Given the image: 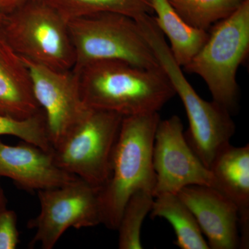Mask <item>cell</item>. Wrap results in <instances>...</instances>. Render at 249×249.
Listing matches in <instances>:
<instances>
[{
    "instance_id": "6da1fadb",
    "label": "cell",
    "mask_w": 249,
    "mask_h": 249,
    "mask_svg": "<svg viewBox=\"0 0 249 249\" xmlns=\"http://www.w3.org/2000/svg\"><path fill=\"white\" fill-rule=\"evenodd\" d=\"M87 107L122 116L159 112L176 96L162 69L148 70L119 60H103L73 70Z\"/></svg>"
},
{
    "instance_id": "7a4b0ae2",
    "label": "cell",
    "mask_w": 249,
    "mask_h": 249,
    "mask_svg": "<svg viewBox=\"0 0 249 249\" xmlns=\"http://www.w3.org/2000/svg\"><path fill=\"white\" fill-rule=\"evenodd\" d=\"M159 112L124 116L107 181L98 189L102 224L117 230L124 205L139 190L153 193L152 152Z\"/></svg>"
},
{
    "instance_id": "3957f363",
    "label": "cell",
    "mask_w": 249,
    "mask_h": 249,
    "mask_svg": "<svg viewBox=\"0 0 249 249\" xmlns=\"http://www.w3.org/2000/svg\"><path fill=\"white\" fill-rule=\"evenodd\" d=\"M139 26L186 109L189 122V128L184 133L186 142L209 170L217 156L230 145L235 134L231 113L213 100L205 101L196 93L152 18L141 21Z\"/></svg>"
},
{
    "instance_id": "277c9868",
    "label": "cell",
    "mask_w": 249,
    "mask_h": 249,
    "mask_svg": "<svg viewBox=\"0 0 249 249\" xmlns=\"http://www.w3.org/2000/svg\"><path fill=\"white\" fill-rule=\"evenodd\" d=\"M249 52V0L214 24L209 37L183 71L201 77L213 100L231 111L238 103L237 73Z\"/></svg>"
},
{
    "instance_id": "5b68a950",
    "label": "cell",
    "mask_w": 249,
    "mask_h": 249,
    "mask_svg": "<svg viewBox=\"0 0 249 249\" xmlns=\"http://www.w3.org/2000/svg\"><path fill=\"white\" fill-rule=\"evenodd\" d=\"M69 31L75 51L74 69L103 60H119L148 70L161 69L138 22L116 13L73 18Z\"/></svg>"
},
{
    "instance_id": "8992f818",
    "label": "cell",
    "mask_w": 249,
    "mask_h": 249,
    "mask_svg": "<svg viewBox=\"0 0 249 249\" xmlns=\"http://www.w3.org/2000/svg\"><path fill=\"white\" fill-rule=\"evenodd\" d=\"M0 30L22 58L56 71L74 67L76 55L68 22L42 0L6 14Z\"/></svg>"
},
{
    "instance_id": "52a82bcc",
    "label": "cell",
    "mask_w": 249,
    "mask_h": 249,
    "mask_svg": "<svg viewBox=\"0 0 249 249\" xmlns=\"http://www.w3.org/2000/svg\"><path fill=\"white\" fill-rule=\"evenodd\" d=\"M124 116L88 108L81 119L53 147L59 168L100 188L107 181Z\"/></svg>"
},
{
    "instance_id": "ba28073f",
    "label": "cell",
    "mask_w": 249,
    "mask_h": 249,
    "mask_svg": "<svg viewBox=\"0 0 249 249\" xmlns=\"http://www.w3.org/2000/svg\"><path fill=\"white\" fill-rule=\"evenodd\" d=\"M98 189L76 178L63 186L37 191L40 213L29 223L30 229H36L32 243L52 249L71 228L102 224Z\"/></svg>"
},
{
    "instance_id": "9c48e42d",
    "label": "cell",
    "mask_w": 249,
    "mask_h": 249,
    "mask_svg": "<svg viewBox=\"0 0 249 249\" xmlns=\"http://www.w3.org/2000/svg\"><path fill=\"white\" fill-rule=\"evenodd\" d=\"M152 163L156 177L154 197L163 193L178 194L184 187L193 185L214 188L213 176L187 142L178 116L159 123Z\"/></svg>"
},
{
    "instance_id": "30bf717a",
    "label": "cell",
    "mask_w": 249,
    "mask_h": 249,
    "mask_svg": "<svg viewBox=\"0 0 249 249\" xmlns=\"http://www.w3.org/2000/svg\"><path fill=\"white\" fill-rule=\"evenodd\" d=\"M30 73L33 91L45 115L52 146L62 139L88 110L73 70L60 71L22 58Z\"/></svg>"
},
{
    "instance_id": "8fae6325",
    "label": "cell",
    "mask_w": 249,
    "mask_h": 249,
    "mask_svg": "<svg viewBox=\"0 0 249 249\" xmlns=\"http://www.w3.org/2000/svg\"><path fill=\"white\" fill-rule=\"evenodd\" d=\"M178 195L194 214L209 249L239 248L238 209L227 196L199 185L184 187Z\"/></svg>"
},
{
    "instance_id": "7c38bea8",
    "label": "cell",
    "mask_w": 249,
    "mask_h": 249,
    "mask_svg": "<svg viewBox=\"0 0 249 249\" xmlns=\"http://www.w3.org/2000/svg\"><path fill=\"white\" fill-rule=\"evenodd\" d=\"M0 177L27 191L56 188L78 178L59 168L52 152L24 142L10 145L0 140Z\"/></svg>"
},
{
    "instance_id": "4fadbf2b",
    "label": "cell",
    "mask_w": 249,
    "mask_h": 249,
    "mask_svg": "<svg viewBox=\"0 0 249 249\" xmlns=\"http://www.w3.org/2000/svg\"><path fill=\"white\" fill-rule=\"evenodd\" d=\"M214 188L227 196L238 209L240 248L249 247V145H229L210 168Z\"/></svg>"
},
{
    "instance_id": "5bb4252c",
    "label": "cell",
    "mask_w": 249,
    "mask_h": 249,
    "mask_svg": "<svg viewBox=\"0 0 249 249\" xmlns=\"http://www.w3.org/2000/svg\"><path fill=\"white\" fill-rule=\"evenodd\" d=\"M41 111L27 65L0 30V114L23 119Z\"/></svg>"
},
{
    "instance_id": "9a60e30c",
    "label": "cell",
    "mask_w": 249,
    "mask_h": 249,
    "mask_svg": "<svg viewBox=\"0 0 249 249\" xmlns=\"http://www.w3.org/2000/svg\"><path fill=\"white\" fill-rule=\"evenodd\" d=\"M155 24L169 40L170 52L181 67L199 52L209 37V31L189 25L180 17L168 0H151Z\"/></svg>"
},
{
    "instance_id": "2e32d148",
    "label": "cell",
    "mask_w": 249,
    "mask_h": 249,
    "mask_svg": "<svg viewBox=\"0 0 249 249\" xmlns=\"http://www.w3.org/2000/svg\"><path fill=\"white\" fill-rule=\"evenodd\" d=\"M150 217H161L171 224L175 231V245L181 249H209L194 214L178 196L163 193L155 196Z\"/></svg>"
},
{
    "instance_id": "e0dca14e",
    "label": "cell",
    "mask_w": 249,
    "mask_h": 249,
    "mask_svg": "<svg viewBox=\"0 0 249 249\" xmlns=\"http://www.w3.org/2000/svg\"><path fill=\"white\" fill-rule=\"evenodd\" d=\"M68 22L73 18L110 12L125 15L134 19L152 15L151 0H42Z\"/></svg>"
},
{
    "instance_id": "ac0fdd59",
    "label": "cell",
    "mask_w": 249,
    "mask_h": 249,
    "mask_svg": "<svg viewBox=\"0 0 249 249\" xmlns=\"http://www.w3.org/2000/svg\"><path fill=\"white\" fill-rule=\"evenodd\" d=\"M189 25L209 31L214 24L233 14L246 0H168Z\"/></svg>"
},
{
    "instance_id": "d6986e66",
    "label": "cell",
    "mask_w": 249,
    "mask_h": 249,
    "mask_svg": "<svg viewBox=\"0 0 249 249\" xmlns=\"http://www.w3.org/2000/svg\"><path fill=\"white\" fill-rule=\"evenodd\" d=\"M154 198L153 193L149 190H139L129 198L116 230L119 231V249H142L141 240L142 223L151 211Z\"/></svg>"
},
{
    "instance_id": "ffe728a7",
    "label": "cell",
    "mask_w": 249,
    "mask_h": 249,
    "mask_svg": "<svg viewBox=\"0 0 249 249\" xmlns=\"http://www.w3.org/2000/svg\"><path fill=\"white\" fill-rule=\"evenodd\" d=\"M0 136H12L45 151H53L42 111L23 119L0 114Z\"/></svg>"
},
{
    "instance_id": "44dd1931",
    "label": "cell",
    "mask_w": 249,
    "mask_h": 249,
    "mask_svg": "<svg viewBox=\"0 0 249 249\" xmlns=\"http://www.w3.org/2000/svg\"><path fill=\"white\" fill-rule=\"evenodd\" d=\"M19 242L17 216L6 208L0 212V249H16Z\"/></svg>"
},
{
    "instance_id": "7402d4cb",
    "label": "cell",
    "mask_w": 249,
    "mask_h": 249,
    "mask_svg": "<svg viewBox=\"0 0 249 249\" xmlns=\"http://www.w3.org/2000/svg\"><path fill=\"white\" fill-rule=\"evenodd\" d=\"M36 0H6L5 3L3 14L6 15L14 11V10L18 9L23 5L31 2Z\"/></svg>"
},
{
    "instance_id": "603a6c76",
    "label": "cell",
    "mask_w": 249,
    "mask_h": 249,
    "mask_svg": "<svg viewBox=\"0 0 249 249\" xmlns=\"http://www.w3.org/2000/svg\"><path fill=\"white\" fill-rule=\"evenodd\" d=\"M7 208V199L5 196L4 190L0 183V212Z\"/></svg>"
},
{
    "instance_id": "cb8c5ba5",
    "label": "cell",
    "mask_w": 249,
    "mask_h": 249,
    "mask_svg": "<svg viewBox=\"0 0 249 249\" xmlns=\"http://www.w3.org/2000/svg\"><path fill=\"white\" fill-rule=\"evenodd\" d=\"M6 0H0V13L3 14V11H4L5 3H6Z\"/></svg>"
},
{
    "instance_id": "d4e9b609",
    "label": "cell",
    "mask_w": 249,
    "mask_h": 249,
    "mask_svg": "<svg viewBox=\"0 0 249 249\" xmlns=\"http://www.w3.org/2000/svg\"><path fill=\"white\" fill-rule=\"evenodd\" d=\"M5 16L6 15L1 14L0 13V27H1V24H2L3 21H4Z\"/></svg>"
}]
</instances>
